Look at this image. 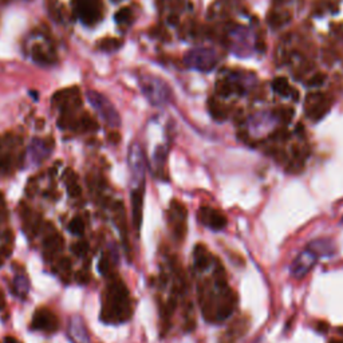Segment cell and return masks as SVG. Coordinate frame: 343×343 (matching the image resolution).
<instances>
[{
	"label": "cell",
	"mask_w": 343,
	"mask_h": 343,
	"mask_svg": "<svg viewBox=\"0 0 343 343\" xmlns=\"http://www.w3.org/2000/svg\"><path fill=\"white\" fill-rule=\"evenodd\" d=\"M248 326H250V319L248 318H240L237 321H235L234 324L221 337L220 343H235L247 333Z\"/></svg>",
	"instance_id": "cell-17"
},
{
	"label": "cell",
	"mask_w": 343,
	"mask_h": 343,
	"mask_svg": "<svg viewBox=\"0 0 343 343\" xmlns=\"http://www.w3.org/2000/svg\"><path fill=\"white\" fill-rule=\"evenodd\" d=\"M109 141L111 142V144H118L121 141V135L117 133V131H111V133H109Z\"/></svg>",
	"instance_id": "cell-39"
},
{
	"label": "cell",
	"mask_w": 343,
	"mask_h": 343,
	"mask_svg": "<svg viewBox=\"0 0 343 343\" xmlns=\"http://www.w3.org/2000/svg\"><path fill=\"white\" fill-rule=\"evenodd\" d=\"M209 113L216 121H225L228 117V111L224 107L223 105L218 104L216 99L209 101Z\"/></svg>",
	"instance_id": "cell-26"
},
{
	"label": "cell",
	"mask_w": 343,
	"mask_h": 343,
	"mask_svg": "<svg viewBox=\"0 0 343 343\" xmlns=\"http://www.w3.org/2000/svg\"><path fill=\"white\" fill-rule=\"evenodd\" d=\"M63 245H64V240H63L62 235L57 234V232H52L47 236L44 241H43V254L44 257L47 260L52 259L54 256L58 255L61 251L63 250Z\"/></svg>",
	"instance_id": "cell-18"
},
{
	"label": "cell",
	"mask_w": 343,
	"mask_h": 343,
	"mask_svg": "<svg viewBox=\"0 0 343 343\" xmlns=\"http://www.w3.org/2000/svg\"><path fill=\"white\" fill-rule=\"evenodd\" d=\"M109 267H110L109 257H107V256H102L101 260H99V265H98L99 272H101V274H104V275H106V274L109 272Z\"/></svg>",
	"instance_id": "cell-35"
},
{
	"label": "cell",
	"mask_w": 343,
	"mask_h": 343,
	"mask_svg": "<svg viewBox=\"0 0 343 343\" xmlns=\"http://www.w3.org/2000/svg\"><path fill=\"white\" fill-rule=\"evenodd\" d=\"M90 274H87V272H85V271H78L77 274H75V280L78 281L79 284H87L88 281H90Z\"/></svg>",
	"instance_id": "cell-36"
},
{
	"label": "cell",
	"mask_w": 343,
	"mask_h": 343,
	"mask_svg": "<svg viewBox=\"0 0 343 343\" xmlns=\"http://www.w3.org/2000/svg\"><path fill=\"white\" fill-rule=\"evenodd\" d=\"M272 90L275 91L276 94H279L281 97H288L291 95L294 91H292L291 86L288 84V81L286 78H276L274 82H272Z\"/></svg>",
	"instance_id": "cell-27"
},
{
	"label": "cell",
	"mask_w": 343,
	"mask_h": 343,
	"mask_svg": "<svg viewBox=\"0 0 343 343\" xmlns=\"http://www.w3.org/2000/svg\"><path fill=\"white\" fill-rule=\"evenodd\" d=\"M0 251H1L0 254H1L3 256H5V257H8V256H10V252H11L10 247H7V245H5V247H3Z\"/></svg>",
	"instance_id": "cell-42"
},
{
	"label": "cell",
	"mask_w": 343,
	"mask_h": 343,
	"mask_svg": "<svg viewBox=\"0 0 343 343\" xmlns=\"http://www.w3.org/2000/svg\"><path fill=\"white\" fill-rule=\"evenodd\" d=\"M292 115H294V110H292L291 107H288V109H281L279 117H280V120L283 121V122H286L287 124V122L291 121Z\"/></svg>",
	"instance_id": "cell-37"
},
{
	"label": "cell",
	"mask_w": 343,
	"mask_h": 343,
	"mask_svg": "<svg viewBox=\"0 0 343 343\" xmlns=\"http://www.w3.org/2000/svg\"><path fill=\"white\" fill-rule=\"evenodd\" d=\"M140 86L146 99L153 106H164L171 101V87L162 79L151 77V75H145L141 78Z\"/></svg>",
	"instance_id": "cell-3"
},
{
	"label": "cell",
	"mask_w": 343,
	"mask_h": 343,
	"mask_svg": "<svg viewBox=\"0 0 343 343\" xmlns=\"http://www.w3.org/2000/svg\"><path fill=\"white\" fill-rule=\"evenodd\" d=\"M21 138L12 133H7L0 137V172L10 173L15 167V149L21 145Z\"/></svg>",
	"instance_id": "cell-9"
},
{
	"label": "cell",
	"mask_w": 343,
	"mask_h": 343,
	"mask_svg": "<svg viewBox=\"0 0 343 343\" xmlns=\"http://www.w3.org/2000/svg\"><path fill=\"white\" fill-rule=\"evenodd\" d=\"M133 307L128 287L120 278H113L106 287L101 319L107 324H121L131 318Z\"/></svg>",
	"instance_id": "cell-2"
},
{
	"label": "cell",
	"mask_w": 343,
	"mask_h": 343,
	"mask_svg": "<svg viewBox=\"0 0 343 343\" xmlns=\"http://www.w3.org/2000/svg\"><path fill=\"white\" fill-rule=\"evenodd\" d=\"M3 265V260H1V257H0V267Z\"/></svg>",
	"instance_id": "cell-45"
},
{
	"label": "cell",
	"mask_w": 343,
	"mask_h": 343,
	"mask_svg": "<svg viewBox=\"0 0 343 343\" xmlns=\"http://www.w3.org/2000/svg\"><path fill=\"white\" fill-rule=\"evenodd\" d=\"M70 234L75 235V236H82L85 232V223L81 217H74L67 225Z\"/></svg>",
	"instance_id": "cell-30"
},
{
	"label": "cell",
	"mask_w": 343,
	"mask_h": 343,
	"mask_svg": "<svg viewBox=\"0 0 343 343\" xmlns=\"http://www.w3.org/2000/svg\"><path fill=\"white\" fill-rule=\"evenodd\" d=\"M87 99L90 105L93 106L94 110L98 113V115L102 120L111 128H118L121 125V118L118 111L115 110L114 105L110 102L109 99L105 97L104 94L94 91V90H88L87 91Z\"/></svg>",
	"instance_id": "cell-8"
},
{
	"label": "cell",
	"mask_w": 343,
	"mask_h": 343,
	"mask_svg": "<svg viewBox=\"0 0 343 343\" xmlns=\"http://www.w3.org/2000/svg\"><path fill=\"white\" fill-rule=\"evenodd\" d=\"M75 16L86 26H95L104 19V0H73Z\"/></svg>",
	"instance_id": "cell-5"
},
{
	"label": "cell",
	"mask_w": 343,
	"mask_h": 343,
	"mask_svg": "<svg viewBox=\"0 0 343 343\" xmlns=\"http://www.w3.org/2000/svg\"><path fill=\"white\" fill-rule=\"evenodd\" d=\"M64 181H66V187H67V192L71 197L77 198L82 194V188L78 184V176L77 173H74L71 169H67L64 173Z\"/></svg>",
	"instance_id": "cell-23"
},
{
	"label": "cell",
	"mask_w": 343,
	"mask_h": 343,
	"mask_svg": "<svg viewBox=\"0 0 343 343\" xmlns=\"http://www.w3.org/2000/svg\"><path fill=\"white\" fill-rule=\"evenodd\" d=\"M168 149L165 146H158L157 150L154 151V157H153V164H154V177L160 178L162 181H168L167 172H165V162H167Z\"/></svg>",
	"instance_id": "cell-19"
},
{
	"label": "cell",
	"mask_w": 343,
	"mask_h": 343,
	"mask_svg": "<svg viewBox=\"0 0 343 343\" xmlns=\"http://www.w3.org/2000/svg\"><path fill=\"white\" fill-rule=\"evenodd\" d=\"M275 1H276V3H281L283 0H275Z\"/></svg>",
	"instance_id": "cell-46"
},
{
	"label": "cell",
	"mask_w": 343,
	"mask_h": 343,
	"mask_svg": "<svg viewBox=\"0 0 343 343\" xmlns=\"http://www.w3.org/2000/svg\"><path fill=\"white\" fill-rule=\"evenodd\" d=\"M324 82H326V75L323 73H318L315 74L312 78H310L307 81V85H308L310 87H319V86H322Z\"/></svg>",
	"instance_id": "cell-34"
},
{
	"label": "cell",
	"mask_w": 343,
	"mask_h": 343,
	"mask_svg": "<svg viewBox=\"0 0 343 343\" xmlns=\"http://www.w3.org/2000/svg\"><path fill=\"white\" fill-rule=\"evenodd\" d=\"M184 62L189 68L207 73V71H211L216 67L218 62V55L217 52L212 48L198 47V48H193L185 54Z\"/></svg>",
	"instance_id": "cell-6"
},
{
	"label": "cell",
	"mask_w": 343,
	"mask_h": 343,
	"mask_svg": "<svg viewBox=\"0 0 343 343\" xmlns=\"http://www.w3.org/2000/svg\"><path fill=\"white\" fill-rule=\"evenodd\" d=\"M197 218L203 225H205L207 228L212 229L214 232L223 231L228 224V220H227L225 214L221 211L208 207V205L200 207L197 212Z\"/></svg>",
	"instance_id": "cell-11"
},
{
	"label": "cell",
	"mask_w": 343,
	"mask_h": 343,
	"mask_svg": "<svg viewBox=\"0 0 343 343\" xmlns=\"http://www.w3.org/2000/svg\"><path fill=\"white\" fill-rule=\"evenodd\" d=\"M70 335L75 343H88V334L84 321L79 317L71 318L70 322Z\"/></svg>",
	"instance_id": "cell-20"
},
{
	"label": "cell",
	"mask_w": 343,
	"mask_h": 343,
	"mask_svg": "<svg viewBox=\"0 0 343 343\" xmlns=\"http://www.w3.org/2000/svg\"><path fill=\"white\" fill-rule=\"evenodd\" d=\"M317 259L318 256L312 251L306 248L300 255L298 256L297 259L294 260V263L291 265V275L294 278H297V279H300L304 275H307V272L314 267Z\"/></svg>",
	"instance_id": "cell-14"
},
{
	"label": "cell",
	"mask_w": 343,
	"mask_h": 343,
	"mask_svg": "<svg viewBox=\"0 0 343 343\" xmlns=\"http://www.w3.org/2000/svg\"><path fill=\"white\" fill-rule=\"evenodd\" d=\"M31 55L32 59H34L35 62L41 63V64H51V63H54V61H55L51 52L44 50V48H43L42 46H39V44L32 47Z\"/></svg>",
	"instance_id": "cell-24"
},
{
	"label": "cell",
	"mask_w": 343,
	"mask_h": 343,
	"mask_svg": "<svg viewBox=\"0 0 343 343\" xmlns=\"http://www.w3.org/2000/svg\"><path fill=\"white\" fill-rule=\"evenodd\" d=\"M4 307H5L4 292L0 290V311H1V310H4Z\"/></svg>",
	"instance_id": "cell-41"
},
{
	"label": "cell",
	"mask_w": 343,
	"mask_h": 343,
	"mask_svg": "<svg viewBox=\"0 0 343 343\" xmlns=\"http://www.w3.org/2000/svg\"><path fill=\"white\" fill-rule=\"evenodd\" d=\"M114 18L115 21H117L118 24H128V23H130V21H131L133 14H131L130 8H121V10L115 14Z\"/></svg>",
	"instance_id": "cell-32"
},
{
	"label": "cell",
	"mask_w": 343,
	"mask_h": 343,
	"mask_svg": "<svg viewBox=\"0 0 343 343\" xmlns=\"http://www.w3.org/2000/svg\"><path fill=\"white\" fill-rule=\"evenodd\" d=\"M4 343H19V342H18V339L14 338V337H5Z\"/></svg>",
	"instance_id": "cell-43"
},
{
	"label": "cell",
	"mask_w": 343,
	"mask_h": 343,
	"mask_svg": "<svg viewBox=\"0 0 343 343\" xmlns=\"http://www.w3.org/2000/svg\"><path fill=\"white\" fill-rule=\"evenodd\" d=\"M216 91H217L221 97H229L231 94L236 93V91H237V93H241L239 88L236 87V86H234L229 81H220V82H217Z\"/></svg>",
	"instance_id": "cell-29"
},
{
	"label": "cell",
	"mask_w": 343,
	"mask_h": 343,
	"mask_svg": "<svg viewBox=\"0 0 343 343\" xmlns=\"http://www.w3.org/2000/svg\"><path fill=\"white\" fill-rule=\"evenodd\" d=\"M12 290H14L16 295L24 297L27 292H28V290H30V283H28L27 276L23 275V274L16 275V278L14 279V283H12Z\"/></svg>",
	"instance_id": "cell-25"
},
{
	"label": "cell",
	"mask_w": 343,
	"mask_h": 343,
	"mask_svg": "<svg viewBox=\"0 0 343 343\" xmlns=\"http://www.w3.org/2000/svg\"><path fill=\"white\" fill-rule=\"evenodd\" d=\"M58 267L61 270L67 272V271L71 270V260L68 259V257H62V259H59V261H58Z\"/></svg>",
	"instance_id": "cell-38"
},
{
	"label": "cell",
	"mask_w": 343,
	"mask_h": 343,
	"mask_svg": "<svg viewBox=\"0 0 343 343\" xmlns=\"http://www.w3.org/2000/svg\"><path fill=\"white\" fill-rule=\"evenodd\" d=\"M197 292L198 303L207 322L221 323L227 321L237 304V297L228 286L225 270L217 259L212 265L211 279L200 283Z\"/></svg>",
	"instance_id": "cell-1"
},
{
	"label": "cell",
	"mask_w": 343,
	"mask_h": 343,
	"mask_svg": "<svg viewBox=\"0 0 343 343\" xmlns=\"http://www.w3.org/2000/svg\"><path fill=\"white\" fill-rule=\"evenodd\" d=\"M130 171V182L131 189L145 188V171H146V157L142 146L138 142H133L129 148L128 154Z\"/></svg>",
	"instance_id": "cell-4"
},
{
	"label": "cell",
	"mask_w": 343,
	"mask_h": 343,
	"mask_svg": "<svg viewBox=\"0 0 343 343\" xmlns=\"http://www.w3.org/2000/svg\"><path fill=\"white\" fill-rule=\"evenodd\" d=\"M58 327H59V321H58L57 315L50 311L48 308L38 310L34 318H32V330L46 331V333H55Z\"/></svg>",
	"instance_id": "cell-13"
},
{
	"label": "cell",
	"mask_w": 343,
	"mask_h": 343,
	"mask_svg": "<svg viewBox=\"0 0 343 343\" xmlns=\"http://www.w3.org/2000/svg\"><path fill=\"white\" fill-rule=\"evenodd\" d=\"M307 248L310 251H312L315 255L319 257V256H327V255H333L334 251V244L327 239H318L311 241L310 244L307 245Z\"/></svg>",
	"instance_id": "cell-21"
},
{
	"label": "cell",
	"mask_w": 343,
	"mask_h": 343,
	"mask_svg": "<svg viewBox=\"0 0 343 343\" xmlns=\"http://www.w3.org/2000/svg\"><path fill=\"white\" fill-rule=\"evenodd\" d=\"M341 223H342V224H343V218H342V221H341Z\"/></svg>",
	"instance_id": "cell-47"
},
{
	"label": "cell",
	"mask_w": 343,
	"mask_h": 343,
	"mask_svg": "<svg viewBox=\"0 0 343 343\" xmlns=\"http://www.w3.org/2000/svg\"><path fill=\"white\" fill-rule=\"evenodd\" d=\"M306 105L307 117L312 122H318L328 113L330 106H331V101H328L326 97H323L322 94H311V95H308Z\"/></svg>",
	"instance_id": "cell-12"
},
{
	"label": "cell",
	"mask_w": 343,
	"mask_h": 343,
	"mask_svg": "<svg viewBox=\"0 0 343 343\" xmlns=\"http://www.w3.org/2000/svg\"><path fill=\"white\" fill-rule=\"evenodd\" d=\"M144 192L145 188H138V189H131V218H133V225L137 232H140L141 225H142V214H144Z\"/></svg>",
	"instance_id": "cell-15"
},
{
	"label": "cell",
	"mask_w": 343,
	"mask_h": 343,
	"mask_svg": "<svg viewBox=\"0 0 343 343\" xmlns=\"http://www.w3.org/2000/svg\"><path fill=\"white\" fill-rule=\"evenodd\" d=\"M122 46V41L117 39V38H105L101 42L98 43V48L102 51L113 52L115 50H118Z\"/></svg>",
	"instance_id": "cell-28"
},
{
	"label": "cell",
	"mask_w": 343,
	"mask_h": 343,
	"mask_svg": "<svg viewBox=\"0 0 343 343\" xmlns=\"http://www.w3.org/2000/svg\"><path fill=\"white\" fill-rule=\"evenodd\" d=\"M71 251H73L74 255L79 256V257H84L88 251V244L86 241H77L75 244L71 245Z\"/></svg>",
	"instance_id": "cell-33"
},
{
	"label": "cell",
	"mask_w": 343,
	"mask_h": 343,
	"mask_svg": "<svg viewBox=\"0 0 343 343\" xmlns=\"http://www.w3.org/2000/svg\"><path fill=\"white\" fill-rule=\"evenodd\" d=\"M52 105L61 110V113H74L82 106V95L77 86L62 88L52 95Z\"/></svg>",
	"instance_id": "cell-10"
},
{
	"label": "cell",
	"mask_w": 343,
	"mask_h": 343,
	"mask_svg": "<svg viewBox=\"0 0 343 343\" xmlns=\"http://www.w3.org/2000/svg\"><path fill=\"white\" fill-rule=\"evenodd\" d=\"M318 331H321V333H326L328 330V324L324 322H319L318 323V327H317Z\"/></svg>",
	"instance_id": "cell-40"
},
{
	"label": "cell",
	"mask_w": 343,
	"mask_h": 343,
	"mask_svg": "<svg viewBox=\"0 0 343 343\" xmlns=\"http://www.w3.org/2000/svg\"><path fill=\"white\" fill-rule=\"evenodd\" d=\"M187 218L188 211L185 205L180 200L173 198L169 204V209H168V224L171 227L173 237L178 243H181L182 240L185 239L188 231Z\"/></svg>",
	"instance_id": "cell-7"
},
{
	"label": "cell",
	"mask_w": 343,
	"mask_h": 343,
	"mask_svg": "<svg viewBox=\"0 0 343 343\" xmlns=\"http://www.w3.org/2000/svg\"><path fill=\"white\" fill-rule=\"evenodd\" d=\"M290 19V16H284L281 15V14H279V12H271L270 15H268V23H270L271 27H274V28H279V27H281L284 23H287V21Z\"/></svg>",
	"instance_id": "cell-31"
},
{
	"label": "cell",
	"mask_w": 343,
	"mask_h": 343,
	"mask_svg": "<svg viewBox=\"0 0 343 343\" xmlns=\"http://www.w3.org/2000/svg\"><path fill=\"white\" fill-rule=\"evenodd\" d=\"M330 343H343V339L341 341V339H334V341H331Z\"/></svg>",
	"instance_id": "cell-44"
},
{
	"label": "cell",
	"mask_w": 343,
	"mask_h": 343,
	"mask_svg": "<svg viewBox=\"0 0 343 343\" xmlns=\"http://www.w3.org/2000/svg\"><path fill=\"white\" fill-rule=\"evenodd\" d=\"M214 257L211 252L208 251V248L204 244H197L193 250V264L194 268L198 272H203V271L209 270L212 265H214Z\"/></svg>",
	"instance_id": "cell-16"
},
{
	"label": "cell",
	"mask_w": 343,
	"mask_h": 343,
	"mask_svg": "<svg viewBox=\"0 0 343 343\" xmlns=\"http://www.w3.org/2000/svg\"><path fill=\"white\" fill-rule=\"evenodd\" d=\"M115 220H117V225H118L121 236H122V240H124V245H125L126 251H129V248H128V229H126L125 207H124V204L121 203V201L115 203Z\"/></svg>",
	"instance_id": "cell-22"
}]
</instances>
